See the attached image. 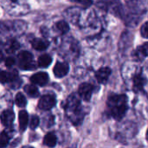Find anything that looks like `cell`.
Wrapping results in <instances>:
<instances>
[{
    "label": "cell",
    "mask_w": 148,
    "mask_h": 148,
    "mask_svg": "<svg viewBox=\"0 0 148 148\" xmlns=\"http://www.w3.org/2000/svg\"><path fill=\"white\" fill-rule=\"evenodd\" d=\"M62 107L65 110L68 118L73 125L79 126L82 124L85 114L82 108V104L79 98L75 94L69 95L67 98L66 101L62 104Z\"/></svg>",
    "instance_id": "cell-1"
},
{
    "label": "cell",
    "mask_w": 148,
    "mask_h": 148,
    "mask_svg": "<svg viewBox=\"0 0 148 148\" xmlns=\"http://www.w3.org/2000/svg\"><path fill=\"white\" fill-rule=\"evenodd\" d=\"M107 107L109 114L116 121H121L127 111V97L125 95H110Z\"/></svg>",
    "instance_id": "cell-2"
},
{
    "label": "cell",
    "mask_w": 148,
    "mask_h": 148,
    "mask_svg": "<svg viewBox=\"0 0 148 148\" xmlns=\"http://www.w3.org/2000/svg\"><path fill=\"white\" fill-rule=\"evenodd\" d=\"M77 25H79L85 32L90 33V36L97 34L101 28L100 22L94 10L82 11Z\"/></svg>",
    "instance_id": "cell-3"
},
{
    "label": "cell",
    "mask_w": 148,
    "mask_h": 148,
    "mask_svg": "<svg viewBox=\"0 0 148 148\" xmlns=\"http://www.w3.org/2000/svg\"><path fill=\"white\" fill-rule=\"evenodd\" d=\"M80 53L78 42L73 37H66L62 40L60 46V54L67 60H75Z\"/></svg>",
    "instance_id": "cell-4"
},
{
    "label": "cell",
    "mask_w": 148,
    "mask_h": 148,
    "mask_svg": "<svg viewBox=\"0 0 148 148\" xmlns=\"http://www.w3.org/2000/svg\"><path fill=\"white\" fill-rule=\"evenodd\" d=\"M3 6L11 15H23L29 10V7L26 3H21L19 0H2Z\"/></svg>",
    "instance_id": "cell-5"
},
{
    "label": "cell",
    "mask_w": 148,
    "mask_h": 148,
    "mask_svg": "<svg viewBox=\"0 0 148 148\" xmlns=\"http://www.w3.org/2000/svg\"><path fill=\"white\" fill-rule=\"evenodd\" d=\"M97 6L103 10H109L111 13L120 17H122L123 16L122 6L119 0H101L98 2Z\"/></svg>",
    "instance_id": "cell-6"
},
{
    "label": "cell",
    "mask_w": 148,
    "mask_h": 148,
    "mask_svg": "<svg viewBox=\"0 0 148 148\" xmlns=\"http://www.w3.org/2000/svg\"><path fill=\"white\" fill-rule=\"evenodd\" d=\"M18 66L20 69L24 70L33 69L35 68V64L33 62V56L30 52L27 50L21 51L17 56Z\"/></svg>",
    "instance_id": "cell-7"
},
{
    "label": "cell",
    "mask_w": 148,
    "mask_h": 148,
    "mask_svg": "<svg viewBox=\"0 0 148 148\" xmlns=\"http://www.w3.org/2000/svg\"><path fill=\"white\" fill-rule=\"evenodd\" d=\"M82 10H80L79 8L76 7H71L65 10L64 12V16L68 21H69L73 24H78L81 15H82Z\"/></svg>",
    "instance_id": "cell-8"
},
{
    "label": "cell",
    "mask_w": 148,
    "mask_h": 148,
    "mask_svg": "<svg viewBox=\"0 0 148 148\" xmlns=\"http://www.w3.org/2000/svg\"><path fill=\"white\" fill-rule=\"evenodd\" d=\"M56 104V98L51 95H45L38 101V108L42 110H49Z\"/></svg>",
    "instance_id": "cell-9"
},
{
    "label": "cell",
    "mask_w": 148,
    "mask_h": 148,
    "mask_svg": "<svg viewBox=\"0 0 148 148\" xmlns=\"http://www.w3.org/2000/svg\"><path fill=\"white\" fill-rule=\"evenodd\" d=\"M94 91V87L93 85H91L90 83H82L79 86L78 88V94L81 96L82 99H83L86 101H90L91 97H92V94Z\"/></svg>",
    "instance_id": "cell-10"
},
{
    "label": "cell",
    "mask_w": 148,
    "mask_h": 148,
    "mask_svg": "<svg viewBox=\"0 0 148 148\" xmlns=\"http://www.w3.org/2000/svg\"><path fill=\"white\" fill-rule=\"evenodd\" d=\"M3 23L6 26V30L12 31L16 34H22L26 29V24L23 21L7 22V23Z\"/></svg>",
    "instance_id": "cell-11"
},
{
    "label": "cell",
    "mask_w": 148,
    "mask_h": 148,
    "mask_svg": "<svg viewBox=\"0 0 148 148\" xmlns=\"http://www.w3.org/2000/svg\"><path fill=\"white\" fill-rule=\"evenodd\" d=\"M69 70V66L67 62H57L53 69V72L56 77L57 78H62L64 77Z\"/></svg>",
    "instance_id": "cell-12"
},
{
    "label": "cell",
    "mask_w": 148,
    "mask_h": 148,
    "mask_svg": "<svg viewBox=\"0 0 148 148\" xmlns=\"http://www.w3.org/2000/svg\"><path fill=\"white\" fill-rule=\"evenodd\" d=\"M2 83H13L18 80V73L16 70L11 71H1L0 75Z\"/></svg>",
    "instance_id": "cell-13"
},
{
    "label": "cell",
    "mask_w": 148,
    "mask_h": 148,
    "mask_svg": "<svg viewBox=\"0 0 148 148\" xmlns=\"http://www.w3.org/2000/svg\"><path fill=\"white\" fill-rule=\"evenodd\" d=\"M111 73H112L111 69L108 67H103V68H101L99 70H97V72L95 73V78L99 83L105 84L108 81V78Z\"/></svg>",
    "instance_id": "cell-14"
},
{
    "label": "cell",
    "mask_w": 148,
    "mask_h": 148,
    "mask_svg": "<svg viewBox=\"0 0 148 148\" xmlns=\"http://www.w3.org/2000/svg\"><path fill=\"white\" fill-rule=\"evenodd\" d=\"M30 81L33 84L39 85V86H44L49 82V75L45 72H38L34 74L30 77Z\"/></svg>",
    "instance_id": "cell-15"
},
{
    "label": "cell",
    "mask_w": 148,
    "mask_h": 148,
    "mask_svg": "<svg viewBox=\"0 0 148 148\" xmlns=\"http://www.w3.org/2000/svg\"><path fill=\"white\" fill-rule=\"evenodd\" d=\"M14 119H15V114H14L13 111L12 110H10V109L4 110L2 113V114H1L2 124L3 126L7 127L12 126L13 121H14Z\"/></svg>",
    "instance_id": "cell-16"
},
{
    "label": "cell",
    "mask_w": 148,
    "mask_h": 148,
    "mask_svg": "<svg viewBox=\"0 0 148 148\" xmlns=\"http://www.w3.org/2000/svg\"><path fill=\"white\" fill-rule=\"evenodd\" d=\"M31 44H32L33 49H35L36 50H38V51L45 50L49 45V42L46 40L39 39V38H34L31 41Z\"/></svg>",
    "instance_id": "cell-17"
},
{
    "label": "cell",
    "mask_w": 148,
    "mask_h": 148,
    "mask_svg": "<svg viewBox=\"0 0 148 148\" xmlns=\"http://www.w3.org/2000/svg\"><path fill=\"white\" fill-rule=\"evenodd\" d=\"M19 48H20L19 42L13 38L8 40L5 43V51L10 54L16 52L17 49H19Z\"/></svg>",
    "instance_id": "cell-18"
},
{
    "label": "cell",
    "mask_w": 148,
    "mask_h": 148,
    "mask_svg": "<svg viewBox=\"0 0 148 148\" xmlns=\"http://www.w3.org/2000/svg\"><path fill=\"white\" fill-rule=\"evenodd\" d=\"M145 82V78L141 75V74H137L133 77V87L135 90H141Z\"/></svg>",
    "instance_id": "cell-19"
},
{
    "label": "cell",
    "mask_w": 148,
    "mask_h": 148,
    "mask_svg": "<svg viewBox=\"0 0 148 148\" xmlns=\"http://www.w3.org/2000/svg\"><path fill=\"white\" fill-rule=\"evenodd\" d=\"M19 127L21 131H24L28 126V122H29V115L28 113L24 110L20 111L19 112Z\"/></svg>",
    "instance_id": "cell-20"
},
{
    "label": "cell",
    "mask_w": 148,
    "mask_h": 148,
    "mask_svg": "<svg viewBox=\"0 0 148 148\" xmlns=\"http://www.w3.org/2000/svg\"><path fill=\"white\" fill-rule=\"evenodd\" d=\"M56 142H57L56 136L53 133L47 134L43 139V144L49 147H54L56 145Z\"/></svg>",
    "instance_id": "cell-21"
},
{
    "label": "cell",
    "mask_w": 148,
    "mask_h": 148,
    "mask_svg": "<svg viewBox=\"0 0 148 148\" xmlns=\"http://www.w3.org/2000/svg\"><path fill=\"white\" fill-rule=\"evenodd\" d=\"M38 66L41 68H48L52 62V57L49 55H42L38 58Z\"/></svg>",
    "instance_id": "cell-22"
},
{
    "label": "cell",
    "mask_w": 148,
    "mask_h": 148,
    "mask_svg": "<svg viewBox=\"0 0 148 148\" xmlns=\"http://www.w3.org/2000/svg\"><path fill=\"white\" fill-rule=\"evenodd\" d=\"M36 84L34 85H26L24 87V91L25 93L30 96V97H36L38 96L39 95V91H38V88L35 86Z\"/></svg>",
    "instance_id": "cell-23"
},
{
    "label": "cell",
    "mask_w": 148,
    "mask_h": 148,
    "mask_svg": "<svg viewBox=\"0 0 148 148\" xmlns=\"http://www.w3.org/2000/svg\"><path fill=\"white\" fill-rule=\"evenodd\" d=\"M56 28L62 34H67L69 30V25L66 21H59L56 23Z\"/></svg>",
    "instance_id": "cell-24"
},
{
    "label": "cell",
    "mask_w": 148,
    "mask_h": 148,
    "mask_svg": "<svg viewBox=\"0 0 148 148\" xmlns=\"http://www.w3.org/2000/svg\"><path fill=\"white\" fill-rule=\"evenodd\" d=\"M15 103L16 106H18L20 108L25 107L27 104V101H26L25 96L22 93H17L16 97H15Z\"/></svg>",
    "instance_id": "cell-25"
},
{
    "label": "cell",
    "mask_w": 148,
    "mask_h": 148,
    "mask_svg": "<svg viewBox=\"0 0 148 148\" xmlns=\"http://www.w3.org/2000/svg\"><path fill=\"white\" fill-rule=\"evenodd\" d=\"M10 140V135L6 131L2 132L1 134V137H0V143H1V147H5Z\"/></svg>",
    "instance_id": "cell-26"
},
{
    "label": "cell",
    "mask_w": 148,
    "mask_h": 148,
    "mask_svg": "<svg viewBox=\"0 0 148 148\" xmlns=\"http://www.w3.org/2000/svg\"><path fill=\"white\" fill-rule=\"evenodd\" d=\"M40 123V120L38 118V116L36 115H32L30 118V121H29V127L31 129H36L38 125Z\"/></svg>",
    "instance_id": "cell-27"
},
{
    "label": "cell",
    "mask_w": 148,
    "mask_h": 148,
    "mask_svg": "<svg viewBox=\"0 0 148 148\" xmlns=\"http://www.w3.org/2000/svg\"><path fill=\"white\" fill-rule=\"evenodd\" d=\"M71 1L80 3V4L82 5L85 9L88 8V7L93 3V0H71Z\"/></svg>",
    "instance_id": "cell-28"
},
{
    "label": "cell",
    "mask_w": 148,
    "mask_h": 148,
    "mask_svg": "<svg viewBox=\"0 0 148 148\" xmlns=\"http://www.w3.org/2000/svg\"><path fill=\"white\" fill-rule=\"evenodd\" d=\"M140 34L144 38L148 39V22L145 23L140 28Z\"/></svg>",
    "instance_id": "cell-29"
},
{
    "label": "cell",
    "mask_w": 148,
    "mask_h": 148,
    "mask_svg": "<svg viewBox=\"0 0 148 148\" xmlns=\"http://www.w3.org/2000/svg\"><path fill=\"white\" fill-rule=\"evenodd\" d=\"M15 63H16V60L14 57L10 56V57H7L5 60V66L7 68H11L12 66L15 65Z\"/></svg>",
    "instance_id": "cell-30"
},
{
    "label": "cell",
    "mask_w": 148,
    "mask_h": 148,
    "mask_svg": "<svg viewBox=\"0 0 148 148\" xmlns=\"http://www.w3.org/2000/svg\"><path fill=\"white\" fill-rule=\"evenodd\" d=\"M139 48H140V49L141 50V52L143 53V55L145 56H148V42L144 43L142 46H140Z\"/></svg>",
    "instance_id": "cell-31"
},
{
    "label": "cell",
    "mask_w": 148,
    "mask_h": 148,
    "mask_svg": "<svg viewBox=\"0 0 148 148\" xmlns=\"http://www.w3.org/2000/svg\"><path fill=\"white\" fill-rule=\"evenodd\" d=\"M146 136H147V141H148V130H147V135H146Z\"/></svg>",
    "instance_id": "cell-32"
}]
</instances>
